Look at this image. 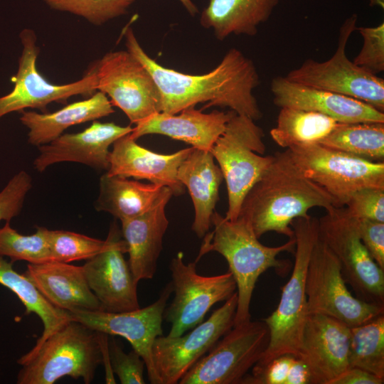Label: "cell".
<instances>
[{
  "label": "cell",
  "mask_w": 384,
  "mask_h": 384,
  "mask_svg": "<svg viewBox=\"0 0 384 384\" xmlns=\"http://www.w3.org/2000/svg\"><path fill=\"white\" fill-rule=\"evenodd\" d=\"M127 50L150 73L161 95V112L176 114L206 102L210 107H229L254 121L262 117L253 90L260 78L253 62L240 50L230 48L213 70L203 75L186 74L167 68L148 55L133 30L124 31Z\"/></svg>",
  "instance_id": "obj_1"
},
{
  "label": "cell",
  "mask_w": 384,
  "mask_h": 384,
  "mask_svg": "<svg viewBox=\"0 0 384 384\" xmlns=\"http://www.w3.org/2000/svg\"><path fill=\"white\" fill-rule=\"evenodd\" d=\"M314 207L329 210L336 205L322 187L302 173L287 149L274 154L270 166L245 196L239 216L250 224L257 238L271 231L292 238V222L309 216Z\"/></svg>",
  "instance_id": "obj_2"
},
{
  "label": "cell",
  "mask_w": 384,
  "mask_h": 384,
  "mask_svg": "<svg viewBox=\"0 0 384 384\" xmlns=\"http://www.w3.org/2000/svg\"><path fill=\"white\" fill-rule=\"evenodd\" d=\"M211 223L213 230L203 238L195 262H198L210 252H218L226 260L228 271L232 273L237 287L238 303L234 319V326H237L251 319L250 303L259 277L270 268L285 272L288 268L287 262L277 257L284 252H294L296 241L294 237L279 246L264 245L250 224L241 216L230 220L214 211Z\"/></svg>",
  "instance_id": "obj_3"
},
{
  "label": "cell",
  "mask_w": 384,
  "mask_h": 384,
  "mask_svg": "<svg viewBox=\"0 0 384 384\" xmlns=\"http://www.w3.org/2000/svg\"><path fill=\"white\" fill-rule=\"evenodd\" d=\"M107 334L70 320L35 350L18 360L21 366L18 384H53L65 376L82 378L85 384L94 379L103 363V341Z\"/></svg>",
  "instance_id": "obj_4"
},
{
  "label": "cell",
  "mask_w": 384,
  "mask_h": 384,
  "mask_svg": "<svg viewBox=\"0 0 384 384\" xmlns=\"http://www.w3.org/2000/svg\"><path fill=\"white\" fill-rule=\"evenodd\" d=\"M294 263L289 279L282 289L276 309L263 321L270 331L268 346L255 365L263 366L283 354L297 356L309 314L306 275L314 245L318 238V219L309 215L294 219Z\"/></svg>",
  "instance_id": "obj_5"
},
{
  "label": "cell",
  "mask_w": 384,
  "mask_h": 384,
  "mask_svg": "<svg viewBox=\"0 0 384 384\" xmlns=\"http://www.w3.org/2000/svg\"><path fill=\"white\" fill-rule=\"evenodd\" d=\"M261 127L250 117L233 114L210 152L218 164L225 181L228 208L225 219L236 220L242 201L274 159L262 156L266 146Z\"/></svg>",
  "instance_id": "obj_6"
},
{
  "label": "cell",
  "mask_w": 384,
  "mask_h": 384,
  "mask_svg": "<svg viewBox=\"0 0 384 384\" xmlns=\"http://www.w3.org/2000/svg\"><path fill=\"white\" fill-rule=\"evenodd\" d=\"M288 149L302 173L331 196L336 207L345 206L362 188L384 189L383 161H368L318 143Z\"/></svg>",
  "instance_id": "obj_7"
},
{
  "label": "cell",
  "mask_w": 384,
  "mask_h": 384,
  "mask_svg": "<svg viewBox=\"0 0 384 384\" xmlns=\"http://www.w3.org/2000/svg\"><path fill=\"white\" fill-rule=\"evenodd\" d=\"M318 235L338 259L343 279L356 297L384 305V270L363 244L358 219L344 206L333 207L318 220Z\"/></svg>",
  "instance_id": "obj_8"
},
{
  "label": "cell",
  "mask_w": 384,
  "mask_h": 384,
  "mask_svg": "<svg viewBox=\"0 0 384 384\" xmlns=\"http://www.w3.org/2000/svg\"><path fill=\"white\" fill-rule=\"evenodd\" d=\"M356 21L357 15L353 14L341 25L338 46L331 58L324 62L306 59L285 78L302 85L355 98L383 112V79L358 67L346 54V47L356 30Z\"/></svg>",
  "instance_id": "obj_9"
},
{
  "label": "cell",
  "mask_w": 384,
  "mask_h": 384,
  "mask_svg": "<svg viewBox=\"0 0 384 384\" xmlns=\"http://www.w3.org/2000/svg\"><path fill=\"white\" fill-rule=\"evenodd\" d=\"M264 321L234 326L179 380V384H242L268 346Z\"/></svg>",
  "instance_id": "obj_10"
},
{
  "label": "cell",
  "mask_w": 384,
  "mask_h": 384,
  "mask_svg": "<svg viewBox=\"0 0 384 384\" xmlns=\"http://www.w3.org/2000/svg\"><path fill=\"white\" fill-rule=\"evenodd\" d=\"M306 294L309 314L331 316L349 327L384 313L383 304L363 301L348 291L338 259L319 235L309 261Z\"/></svg>",
  "instance_id": "obj_11"
},
{
  "label": "cell",
  "mask_w": 384,
  "mask_h": 384,
  "mask_svg": "<svg viewBox=\"0 0 384 384\" xmlns=\"http://www.w3.org/2000/svg\"><path fill=\"white\" fill-rule=\"evenodd\" d=\"M195 261L183 262L178 252L169 265L174 297L164 312V319L171 324L167 336H178L203 321L215 304L226 301L237 289L230 271L215 276H202L196 272Z\"/></svg>",
  "instance_id": "obj_12"
},
{
  "label": "cell",
  "mask_w": 384,
  "mask_h": 384,
  "mask_svg": "<svg viewBox=\"0 0 384 384\" xmlns=\"http://www.w3.org/2000/svg\"><path fill=\"white\" fill-rule=\"evenodd\" d=\"M97 88L110 97L135 125L161 112L159 87L148 70L129 51L107 53L93 65Z\"/></svg>",
  "instance_id": "obj_13"
},
{
  "label": "cell",
  "mask_w": 384,
  "mask_h": 384,
  "mask_svg": "<svg viewBox=\"0 0 384 384\" xmlns=\"http://www.w3.org/2000/svg\"><path fill=\"white\" fill-rule=\"evenodd\" d=\"M235 292L205 321L178 336H160L152 346V359L161 384H176L234 326Z\"/></svg>",
  "instance_id": "obj_14"
},
{
  "label": "cell",
  "mask_w": 384,
  "mask_h": 384,
  "mask_svg": "<svg viewBox=\"0 0 384 384\" xmlns=\"http://www.w3.org/2000/svg\"><path fill=\"white\" fill-rule=\"evenodd\" d=\"M23 46L18 59L14 83L11 92L0 97V118L13 112L26 108L38 109L45 112L46 106L54 102H62L75 95H92L97 90V77L92 65L80 80L63 85L47 81L38 72L36 62L40 48L35 32L25 28L20 33Z\"/></svg>",
  "instance_id": "obj_15"
},
{
  "label": "cell",
  "mask_w": 384,
  "mask_h": 384,
  "mask_svg": "<svg viewBox=\"0 0 384 384\" xmlns=\"http://www.w3.org/2000/svg\"><path fill=\"white\" fill-rule=\"evenodd\" d=\"M173 292L170 282L161 290L158 299L144 308L118 313L105 311L73 310L67 311L70 319L107 335L127 339L143 358L149 380L161 384L152 359L154 340L163 335L162 321L167 301Z\"/></svg>",
  "instance_id": "obj_16"
},
{
  "label": "cell",
  "mask_w": 384,
  "mask_h": 384,
  "mask_svg": "<svg viewBox=\"0 0 384 384\" xmlns=\"http://www.w3.org/2000/svg\"><path fill=\"white\" fill-rule=\"evenodd\" d=\"M107 239V247L82 266L88 286L105 311L139 309L138 283L124 257L127 244L115 223L111 225Z\"/></svg>",
  "instance_id": "obj_17"
},
{
  "label": "cell",
  "mask_w": 384,
  "mask_h": 384,
  "mask_svg": "<svg viewBox=\"0 0 384 384\" xmlns=\"http://www.w3.org/2000/svg\"><path fill=\"white\" fill-rule=\"evenodd\" d=\"M350 327L320 314H309L297 357L308 366L311 384H330L348 367Z\"/></svg>",
  "instance_id": "obj_18"
},
{
  "label": "cell",
  "mask_w": 384,
  "mask_h": 384,
  "mask_svg": "<svg viewBox=\"0 0 384 384\" xmlns=\"http://www.w3.org/2000/svg\"><path fill=\"white\" fill-rule=\"evenodd\" d=\"M133 128L113 122L93 121L84 131L63 134L50 143L38 146L39 154L33 161L38 171L64 162H77L97 170H108L109 148L119 138L129 134Z\"/></svg>",
  "instance_id": "obj_19"
},
{
  "label": "cell",
  "mask_w": 384,
  "mask_h": 384,
  "mask_svg": "<svg viewBox=\"0 0 384 384\" xmlns=\"http://www.w3.org/2000/svg\"><path fill=\"white\" fill-rule=\"evenodd\" d=\"M270 90L274 104L282 107L312 111L340 123L384 122V113L353 97L302 85L277 76Z\"/></svg>",
  "instance_id": "obj_20"
},
{
  "label": "cell",
  "mask_w": 384,
  "mask_h": 384,
  "mask_svg": "<svg viewBox=\"0 0 384 384\" xmlns=\"http://www.w3.org/2000/svg\"><path fill=\"white\" fill-rule=\"evenodd\" d=\"M112 146L108 174L145 179L169 188L176 196L184 193L185 187L178 180L177 171L192 146L171 154H161L139 145L130 133L117 139Z\"/></svg>",
  "instance_id": "obj_21"
},
{
  "label": "cell",
  "mask_w": 384,
  "mask_h": 384,
  "mask_svg": "<svg viewBox=\"0 0 384 384\" xmlns=\"http://www.w3.org/2000/svg\"><path fill=\"white\" fill-rule=\"evenodd\" d=\"M234 113L233 110L204 113L194 107L176 114L157 112L136 124L130 136L137 140L147 134H161L210 151Z\"/></svg>",
  "instance_id": "obj_22"
},
{
  "label": "cell",
  "mask_w": 384,
  "mask_h": 384,
  "mask_svg": "<svg viewBox=\"0 0 384 384\" xmlns=\"http://www.w3.org/2000/svg\"><path fill=\"white\" fill-rule=\"evenodd\" d=\"M23 274L54 306L64 311H103L82 266L55 260L30 264Z\"/></svg>",
  "instance_id": "obj_23"
},
{
  "label": "cell",
  "mask_w": 384,
  "mask_h": 384,
  "mask_svg": "<svg viewBox=\"0 0 384 384\" xmlns=\"http://www.w3.org/2000/svg\"><path fill=\"white\" fill-rule=\"evenodd\" d=\"M172 196L170 191L150 210L121 220V233L129 254L128 264L137 283L152 279L156 273L169 223L166 206Z\"/></svg>",
  "instance_id": "obj_24"
},
{
  "label": "cell",
  "mask_w": 384,
  "mask_h": 384,
  "mask_svg": "<svg viewBox=\"0 0 384 384\" xmlns=\"http://www.w3.org/2000/svg\"><path fill=\"white\" fill-rule=\"evenodd\" d=\"M214 160L210 151L192 147L177 171L178 180L187 188L193 203L195 216L191 229L198 238H203L212 226L219 188L224 180Z\"/></svg>",
  "instance_id": "obj_25"
},
{
  "label": "cell",
  "mask_w": 384,
  "mask_h": 384,
  "mask_svg": "<svg viewBox=\"0 0 384 384\" xmlns=\"http://www.w3.org/2000/svg\"><path fill=\"white\" fill-rule=\"evenodd\" d=\"M114 112L107 96L99 91L52 113L22 111L20 121L28 129V142L39 146L55 139L69 127L95 121Z\"/></svg>",
  "instance_id": "obj_26"
},
{
  "label": "cell",
  "mask_w": 384,
  "mask_h": 384,
  "mask_svg": "<svg viewBox=\"0 0 384 384\" xmlns=\"http://www.w3.org/2000/svg\"><path fill=\"white\" fill-rule=\"evenodd\" d=\"M170 191L166 186L143 183L105 173L100 179L95 207L121 221L150 210Z\"/></svg>",
  "instance_id": "obj_27"
},
{
  "label": "cell",
  "mask_w": 384,
  "mask_h": 384,
  "mask_svg": "<svg viewBox=\"0 0 384 384\" xmlns=\"http://www.w3.org/2000/svg\"><path fill=\"white\" fill-rule=\"evenodd\" d=\"M279 0H210L201 15V24L222 41L231 34L255 36Z\"/></svg>",
  "instance_id": "obj_28"
},
{
  "label": "cell",
  "mask_w": 384,
  "mask_h": 384,
  "mask_svg": "<svg viewBox=\"0 0 384 384\" xmlns=\"http://www.w3.org/2000/svg\"><path fill=\"white\" fill-rule=\"evenodd\" d=\"M0 255V284L14 292L26 308V314H36L41 320L43 331L31 350L38 348L53 333L70 320L66 311L52 305L23 274H19Z\"/></svg>",
  "instance_id": "obj_29"
},
{
  "label": "cell",
  "mask_w": 384,
  "mask_h": 384,
  "mask_svg": "<svg viewBox=\"0 0 384 384\" xmlns=\"http://www.w3.org/2000/svg\"><path fill=\"white\" fill-rule=\"evenodd\" d=\"M334 119L312 111L282 107L277 124L270 131L274 142L282 148L318 143L337 126Z\"/></svg>",
  "instance_id": "obj_30"
},
{
  "label": "cell",
  "mask_w": 384,
  "mask_h": 384,
  "mask_svg": "<svg viewBox=\"0 0 384 384\" xmlns=\"http://www.w3.org/2000/svg\"><path fill=\"white\" fill-rule=\"evenodd\" d=\"M318 144L368 161H383L384 122H338Z\"/></svg>",
  "instance_id": "obj_31"
},
{
  "label": "cell",
  "mask_w": 384,
  "mask_h": 384,
  "mask_svg": "<svg viewBox=\"0 0 384 384\" xmlns=\"http://www.w3.org/2000/svg\"><path fill=\"white\" fill-rule=\"evenodd\" d=\"M350 330L349 367L384 378V313Z\"/></svg>",
  "instance_id": "obj_32"
},
{
  "label": "cell",
  "mask_w": 384,
  "mask_h": 384,
  "mask_svg": "<svg viewBox=\"0 0 384 384\" xmlns=\"http://www.w3.org/2000/svg\"><path fill=\"white\" fill-rule=\"evenodd\" d=\"M48 230L38 227L35 233L24 235L13 229L9 222H6L0 228V255L9 257L11 262L23 260L30 264L51 261Z\"/></svg>",
  "instance_id": "obj_33"
},
{
  "label": "cell",
  "mask_w": 384,
  "mask_h": 384,
  "mask_svg": "<svg viewBox=\"0 0 384 384\" xmlns=\"http://www.w3.org/2000/svg\"><path fill=\"white\" fill-rule=\"evenodd\" d=\"M48 242L51 260L65 263L89 260L108 245L107 239L102 240L67 230H48Z\"/></svg>",
  "instance_id": "obj_34"
},
{
  "label": "cell",
  "mask_w": 384,
  "mask_h": 384,
  "mask_svg": "<svg viewBox=\"0 0 384 384\" xmlns=\"http://www.w3.org/2000/svg\"><path fill=\"white\" fill-rule=\"evenodd\" d=\"M50 9L83 18L101 26L126 14L136 0H42Z\"/></svg>",
  "instance_id": "obj_35"
},
{
  "label": "cell",
  "mask_w": 384,
  "mask_h": 384,
  "mask_svg": "<svg viewBox=\"0 0 384 384\" xmlns=\"http://www.w3.org/2000/svg\"><path fill=\"white\" fill-rule=\"evenodd\" d=\"M363 38V46L353 60L354 64L377 75L384 71V23L373 27H356Z\"/></svg>",
  "instance_id": "obj_36"
},
{
  "label": "cell",
  "mask_w": 384,
  "mask_h": 384,
  "mask_svg": "<svg viewBox=\"0 0 384 384\" xmlns=\"http://www.w3.org/2000/svg\"><path fill=\"white\" fill-rule=\"evenodd\" d=\"M108 356L112 371L122 384H144L145 363L141 356L132 349L125 353L112 339L108 342Z\"/></svg>",
  "instance_id": "obj_37"
},
{
  "label": "cell",
  "mask_w": 384,
  "mask_h": 384,
  "mask_svg": "<svg viewBox=\"0 0 384 384\" xmlns=\"http://www.w3.org/2000/svg\"><path fill=\"white\" fill-rule=\"evenodd\" d=\"M357 219L384 223V189L365 188L356 191L344 206Z\"/></svg>",
  "instance_id": "obj_38"
},
{
  "label": "cell",
  "mask_w": 384,
  "mask_h": 384,
  "mask_svg": "<svg viewBox=\"0 0 384 384\" xmlns=\"http://www.w3.org/2000/svg\"><path fill=\"white\" fill-rule=\"evenodd\" d=\"M32 188V178L25 171L15 174L0 192V223L17 216L25 198Z\"/></svg>",
  "instance_id": "obj_39"
},
{
  "label": "cell",
  "mask_w": 384,
  "mask_h": 384,
  "mask_svg": "<svg viewBox=\"0 0 384 384\" xmlns=\"http://www.w3.org/2000/svg\"><path fill=\"white\" fill-rule=\"evenodd\" d=\"M295 356L283 354L263 366L255 365L242 384H286V380Z\"/></svg>",
  "instance_id": "obj_40"
},
{
  "label": "cell",
  "mask_w": 384,
  "mask_h": 384,
  "mask_svg": "<svg viewBox=\"0 0 384 384\" xmlns=\"http://www.w3.org/2000/svg\"><path fill=\"white\" fill-rule=\"evenodd\" d=\"M360 238L371 257L384 270V223L358 219Z\"/></svg>",
  "instance_id": "obj_41"
},
{
  "label": "cell",
  "mask_w": 384,
  "mask_h": 384,
  "mask_svg": "<svg viewBox=\"0 0 384 384\" xmlns=\"http://www.w3.org/2000/svg\"><path fill=\"white\" fill-rule=\"evenodd\" d=\"M384 378L356 367H349L330 384H383Z\"/></svg>",
  "instance_id": "obj_42"
},
{
  "label": "cell",
  "mask_w": 384,
  "mask_h": 384,
  "mask_svg": "<svg viewBox=\"0 0 384 384\" xmlns=\"http://www.w3.org/2000/svg\"><path fill=\"white\" fill-rule=\"evenodd\" d=\"M311 376L307 365L295 356L290 367L286 384H311Z\"/></svg>",
  "instance_id": "obj_43"
},
{
  "label": "cell",
  "mask_w": 384,
  "mask_h": 384,
  "mask_svg": "<svg viewBox=\"0 0 384 384\" xmlns=\"http://www.w3.org/2000/svg\"><path fill=\"white\" fill-rule=\"evenodd\" d=\"M182 5L185 7L186 11L191 15L195 16L198 13V10L196 6L193 3L191 0H178Z\"/></svg>",
  "instance_id": "obj_44"
},
{
  "label": "cell",
  "mask_w": 384,
  "mask_h": 384,
  "mask_svg": "<svg viewBox=\"0 0 384 384\" xmlns=\"http://www.w3.org/2000/svg\"><path fill=\"white\" fill-rule=\"evenodd\" d=\"M370 4L371 6H378L381 8H383L384 0H370Z\"/></svg>",
  "instance_id": "obj_45"
}]
</instances>
